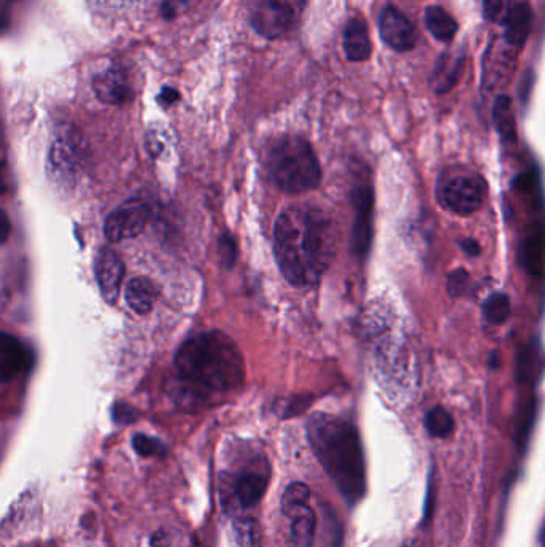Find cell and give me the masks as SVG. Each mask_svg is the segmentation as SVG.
<instances>
[{
	"mask_svg": "<svg viewBox=\"0 0 545 547\" xmlns=\"http://www.w3.org/2000/svg\"><path fill=\"white\" fill-rule=\"evenodd\" d=\"M338 247L334 221L323 208L297 204L273 224V255L287 282L314 287L328 271Z\"/></svg>",
	"mask_w": 545,
	"mask_h": 547,
	"instance_id": "cell-1",
	"label": "cell"
},
{
	"mask_svg": "<svg viewBox=\"0 0 545 547\" xmlns=\"http://www.w3.org/2000/svg\"><path fill=\"white\" fill-rule=\"evenodd\" d=\"M182 382L198 396L232 392L245 382V360L239 346L223 332L192 336L174 357Z\"/></svg>",
	"mask_w": 545,
	"mask_h": 547,
	"instance_id": "cell-2",
	"label": "cell"
},
{
	"mask_svg": "<svg viewBox=\"0 0 545 547\" xmlns=\"http://www.w3.org/2000/svg\"><path fill=\"white\" fill-rule=\"evenodd\" d=\"M307 439L325 473L349 503H358L366 489L365 456L358 432L339 416L315 413L307 420Z\"/></svg>",
	"mask_w": 545,
	"mask_h": 547,
	"instance_id": "cell-3",
	"label": "cell"
},
{
	"mask_svg": "<svg viewBox=\"0 0 545 547\" xmlns=\"http://www.w3.org/2000/svg\"><path fill=\"white\" fill-rule=\"evenodd\" d=\"M265 170L285 194L299 196L314 191L322 181V166L311 143L301 136H283L265 156Z\"/></svg>",
	"mask_w": 545,
	"mask_h": 547,
	"instance_id": "cell-4",
	"label": "cell"
},
{
	"mask_svg": "<svg viewBox=\"0 0 545 547\" xmlns=\"http://www.w3.org/2000/svg\"><path fill=\"white\" fill-rule=\"evenodd\" d=\"M487 181L467 166H449L437 178V199L441 207L456 215L467 216L479 212L487 199Z\"/></svg>",
	"mask_w": 545,
	"mask_h": 547,
	"instance_id": "cell-5",
	"label": "cell"
},
{
	"mask_svg": "<svg viewBox=\"0 0 545 547\" xmlns=\"http://www.w3.org/2000/svg\"><path fill=\"white\" fill-rule=\"evenodd\" d=\"M87 158V143L73 125H59L49 152V176L61 186H73Z\"/></svg>",
	"mask_w": 545,
	"mask_h": 547,
	"instance_id": "cell-6",
	"label": "cell"
},
{
	"mask_svg": "<svg viewBox=\"0 0 545 547\" xmlns=\"http://www.w3.org/2000/svg\"><path fill=\"white\" fill-rule=\"evenodd\" d=\"M303 0H259L251 12V26L265 39H279L296 25Z\"/></svg>",
	"mask_w": 545,
	"mask_h": 547,
	"instance_id": "cell-7",
	"label": "cell"
},
{
	"mask_svg": "<svg viewBox=\"0 0 545 547\" xmlns=\"http://www.w3.org/2000/svg\"><path fill=\"white\" fill-rule=\"evenodd\" d=\"M352 205H354V221L350 233V250L357 259L364 261L368 257L372 242V208H374V194L368 182L358 184L352 192Z\"/></svg>",
	"mask_w": 545,
	"mask_h": 547,
	"instance_id": "cell-8",
	"label": "cell"
},
{
	"mask_svg": "<svg viewBox=\"0 0 545 547\" xmlns=\"http://www.w3.org/2000/svg\"><path fill=\"white\" fill-rule=\"evenodd\" d=\"M149 218L150 208L144 200H127L108 216L104 223V235L114 243L134 239L142 233L149 223Z\"/></svg>",
	"mask_w": 545,
	"mask_h": 547,
	"instance_id": "cell-9",
	"label": "cell"
},
{
	"mask_svg": "<svg viewBox=\"0 0 545 547\" xmlns=\"http://www.w3.org/2000/svg\"><path fill=\"white\" fill-rule=\"evenodd\" d=\"M380 33L382 41L395 51H411L418 43L413 23L395 7H386L380 12Z\"/></svg>",
	"mask_w": 545,
	"mask_h": 547,
	"instance_id": "cell-10",
	"label": "cell"
},
{
	"mask_svg": "<svg viewBox=\"0 0 545 547\" xmlns=\"http://www.w3.org/2000/svg\"><path fill=\"white\" fill-rule=\"evenodd\" d=\"M95 274L98 281L101 297L114 304L119 298L120 285L124 281L125 266L116 251L109 249L99 250L95 261Z\"/></svg>",
	"mask_w": 545,
	"mask_h": 547,
	"instance_id": "cell-11",
	"label": "cell"
},
{
	"mask_svg": "<svg viewBox=\"0 0 545 547\" xmlns=\"http://www.w3.org/2000/svg\"><path fill=\"white\" fill-rule=\"evenodd\" d=\"M31 365V354L23 343L9 333L0 332V382L23 374Z\"/></svg>",
	"mask_w": 545,
	"mask_h": 547,
	"instance_id": "cell-12",
	"label": "cell"
},
{
	"mask_svg": "<svg viewBox=\"0 0 545 547\" xmlns=\"http://www.w3.org/2000/svg\"><path fill=\"white\" fill-rule=\"evenodd\" d=\"M93 91L101 103L122 104L130 96V83L124 69L109 66L93 79Z\"/></svg>",
	"mask_w": 545,
	"mask_h": 547,
	"instance_id": "cell-13",
	"label": "cell"
},
{
	"mask_svg": "<svg viewBox=\"0 0 545 547\" xmlns=\"http://www.w3.org/2000/svg\"><path fill=\"white\" fill-rule=\"evenodd\" d=\"M465 66V57L464 53H443L440 55V58L435 63V67L430 74V87L434 89L438 95H443L448 91L453 90L461 75L464 73Z\"/></svg>",
	"mask_w": 545,
	"mask_h": 547,
	"instance_id": "cell-14",
	"label": "cell"
},
{
	"mask_svg": "<svg viewBox=\"0 0 545 547\" xmlns=\"http://www.w3.org/2000/svg\"><path fill=\"white\" fill-rule=\"evenodd\" d=\"M344 51L350 61H366L372 55V39L368 27L360 18H354L344 29Z\"/></svg>",
	"mask_w": 545,
	"mask_h": 547,
	"instance_id": "cell-15",
	"label": "cell"
},
{
	"mask_svg": "<svg viewBox=\"0 0 545 547\" xmlns=\"http://www.w3.org/2000/svg\"><path fill=\"white\" fill-rule=\"evenodd\" d=\"M531 19H533V12L528 4H518L512 7L504 23V39L510 47L521 49L525 42L528 41Z\"/></svg>",
	"mask_w": 545,
	"mask_h": 547,
	"instance_id": "cell-16",
	"label": "cell"
},
{
	"mask_svg": "<svg viewBox=\"0 0 545 547\" xmlns=\"http://www.w3.org/2000/svg\"><path fill=\"white\" fill-rule=\"evenodd\" d=\"M515 370L521 384H534L539 380L542 372V351L536 338L518 351Z\"/></svg>",
	"mask_w": 545,
	"mask_h": 547,
	"instance_id": "cell-17",
	"label": "cell"
},
{
	"mask_svg": "<svg viewBox=\"0 0 545 547\" xmlns=\"http://www.w3.org/2000/svg\"><path fill=\"white\" fill-rule=\"evenodd\" d=\"M542 245H544V227L542 223H537L533 227V233L521 243V263L525 269L534 277H541L542 266Z\"/></svg>",
	"mask_w": 545,
	"mask_h": 547,
	"instance_id": "cell-18",
	"label": "cell"
},
{
	"mask_svg": "<svg viewBox=\"0 0 545 547\" xmlns=\"http://www.w3.org/2000/svg\"><path fill=\"white\" fill-rule=\"evenodd\" d=\"M157 297L156 285L146 277H134L127 285L125 299L136 314H148Z\"/></svg>",
	"mask_w": 545,
	"mask_h": 547,
	"instance_id": "cell-19",
	"label": "cell"
},
{
	"mask_svg": "<svg viewBox=\"0 0 545 547\" xmlns=\"http://www.w3.org/2000/svg\"><path fill=\"white\" fill-rule=\"evenodd\" d=\"M288 517H291V547H312L315 538L314 511L307 505Z\"/></svg>",
	"mask_w": 545,
	"mask_h": 547,
	"instance_id": "cell-20",
	"label": "cell"
},
{
	"mask_svg": "<svg viewBox=\"0 0 545 547\" xmlns=\"http://www.w3.org/2000/svg\"><path fill=\"white\" fill-rule=\"evenodd\" d=\"M265 489H267V481L265 475L257 473L242 474L234 485L235 497L243 507L257 506L265 497Z\"/></svg>",
	"mask_w": 545,
	"mask_h": 547,
	"instance_id": "cell-21",
	"label": "cell"
},
{
	"mask_svg": "<svg viewBox=\"0 0 545 547\" xmlns=\"http://www.w3.org/2000/svg\"><path fill=\"white\" fill-rule=\"evenodd\" d=\"M426 26L429 33L440 42L453 41L457 33V23L455 18L451 17L445 9L441 7H429L426 10Z\"/></svg>",
	"mask_w": 545,
	"mask_h": 547,
	"instance_id": "cell-22",
	"label": "cell"
},
{
	"mask_svg": "<svg viewBox=\"0 0 545 547\" xmlns=\"http://www.w3.org/2000/svg\"><path fill=\"white\" fill-rule=\"evenodd\" d=\"M493 120L497 133L504 142L510 143L517 140V125L513 116L512 100L507 95H499L493 108Z\"/></svg>",
	"mask_w": 545,
	"mask_h": 547,
	"instance_id": "cell-23",
	"label": "cell"
},
{
	"mask_svg": "<svg viewBox=\"0 0 545 547\" xmlns=\"http://www.w3.org/2000/svg\"><path fill=\"white\" fill-rule=\"evenodd\" d=\"M483 315L487 319V322L491 325H503L507 322V319L510 317V299L501 291H495L493 295L487 297V301L483 303Z\"/></svg>",
	"mask_w": 545,
	"mask_h": 547,
	"instance_id": "cell-24",
	"label": "cell"
},
{
	"mask_svg": "<svg viewBox=\"0 0 545 547\" xmlns=\"http://www.w3.org/2000/svg\"><path fill=\"white\" fill-rule=\"evenodd\" d=\"M424 424H426V429L430 435L437 437V439H445L455 431V420L443 406L432 408L429 413L426 415Z\"/></svg>",
	"mask_w": 545,
	"mask_h": 547,
	"instance_id": "cell-25",
	"label": "cell"
},
{
	"mask_svg": "<svg viewBox=\"0 0 545 547\" xmlns=\"http://www.w3.org/2000/svg\"><path fill=\"white\" fill-rule=\"evenodd\" d=\"M487 57H491V61L487 59V63H485L483 83H485V87H493L495 83H499L501 77L510 74L515 57L510 58L509 51H507V55H497L493 50L487 51Z\"/></svg>",
	"mask_w": 545,
	"mask_h": 547,
	"instance_id": "cell-26",
	"label": "cell"
},
{
	"mask_svg": "<svg viewBox=\"0 0 545 547\" xmlns=\"http://www.w3.org/2000/svg\"><path fill=\"white\" fill-rule=\"evenodd\" d=\"M311 497V489L306 483L303 482H295L291 483L288 489H285L283 497H281V511L283 514H293L297 509L307 506Z\"/></svg>",
	"mask_w": 545,
	"mask_h": 547,
	"instance_id": "cell-27",
	"label": "cell"
},
{
	"mask_svg": "<svg viewBox=\"0 0 545 547\" xmlns=\"http://www.w3.org/2000/svg\"><path fill=\"white\" fill-rule=\"evenodd\" d=\"M240 547H261V528L255 519H243L235 523Z\"/></svg>",
	"mask_w": 545,
	"mask_h": 547,
	"instance_id": "cell-28",
	"label": "cell"
},
{
	"mask_svg": "<svg viewBox=\"0 0 545 547\" xmlns=\"http://www.w3.org/2000/svg\"><path fill=\"white\" fill-rule=\"evenodd\" d=\"M510 10V0H483V15L489 23L504 25Z\"/></svg>",
	"mask_w": 545,
	"mask_h": 547,
	"instance_id": "cell-29",
	"label": "cell"
},
{
	"mask_svg": "<svg viewBox=\"0 0 545 547\" xmlns=\"http://www.w3.org/2000/svg\"><path fill=\"white\" fill-rule=\"evenodd\" d=\"M133 448L141 456H162L165 455V445L157 439H152L144 434H138L133 437Z\"/></svg>",
	"mask_w": 545,
	"mask_h": 547,
	"instance_id": "cell-30",
	"label": "cell"
},
{
	"mask_svg": "<svg viewBox=\"0 0 545 547\" xmlns=\"http://www.w3.org/2000/svg\"><path fill=\"white\" fill-rule=\"evenodd\" d=\"M219 257L226 267H232L237 261V257H239L237 242L229 234H223L219 239Z\"/></svg>",
	"mask_w": 545,
	"mask_h": 547,
	"instance_id": "cell-31",
	"label": "cell"
},
{
	"mask_svg": "<svg viewBox=\"0 0 545 547\" xmlns=\"http://www.w3.org/2000/svg\"><path fill=\"white\" fill-rule=\"evenodd\" d=\"M469 285V273L465 269H457L449 274L448 277V291L451 297H461L465 293V289Z\"/></svg>",
	"mask_w": 545,
	"mask_h": 547,
	"instance_id": "cell-32",
	"label": "cell"
},
{
	"mask_svg": "<svg viewBox=\"0 0 545 547\" xmlns=\"http://www.w3.org/2000/svg\"><path fill=\"white\" fill-rule=\"evenodd\" d=\"M112 418L119 424H130L136 421L138 413L133 410L132 406L127 404H116L112 408Z\"/></svg>",
	"mask_w": 545,
	"mask_h": 547,
	"instance_id": "cell-33",
	"label": "cell"
},
{
	"mask_svg": "<svg viewBox=\"0 0 545 547\" xmlns=\"http://www.w3.org/2000/svg\"><path fill=\"white\" fill-rule=\"evenodd\" d=\"M189 2L190 0H165L162 4V15L166 19H173Z\"/></svg>",
	"mask_w": 545,
	"mask_h": 547,
	"instance_id": "cell-34",
	"label": "cell"
},
{
	"mask_svg": "<svg viewBox=\"0 0 545 547\" xmlns=\"http://www.w3.org/2000/svg\"><path fill=\"white\" fill-rule=\"evenodd\" d=\"M180 100V93L172 89V87H165L164 90L160 91L158 95V103L162 106H172L176 101Z\"/></svg>",
	"mask_w": 545,
	"mask_h": 547,
	"instance_id": "cell-35",
	"label": "cell"
},
{
	"mask_svg": "<svg viewBox=\"0 0 545 547\" xmlns=\"http://www.w3.org/2000/svg\"><path fill=\"white\" fill-rule=\"evenodd\" d=\"M10 233H12V223H10L9 215L5 213V210L0 208V245L7 242Z\"/></svg>",
	"mask_w": 545,
	"mask_h": 547,
	"instance_id": "cell-36",
	"label": "cell"
},
{
	"mask_svg": "<svg viewBox=\"0 0 545 547\" xmlns=\"http://www.w3.org/2000/svg\"><path fill=\"white\" fill-rule=\"evenodd\" d=\"M461 249L469 255V257H479L480 253H481V247H480L479 242L475 241V239H464L461 242Z\"/></svg>",
	"mask_w": 545,
	"mask_h": 547,
	"instance_id": "cell-37",
	"label": "cell"
},
{
	"mask_svg": "<svg viewBox=\"0 0 545 547\" xmlns=\"http://www.w3.org/2000/svg\"><path fill=\"white\" fill-rule=\"evenodd\" d=\"M7 192V164L0 160V196Z\"/></svg>",
	"mask_w": 545,
	"mask_h": 547,
	"instance_id": "cell-38",
	"label": "cell"
}]
</instances>
